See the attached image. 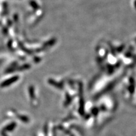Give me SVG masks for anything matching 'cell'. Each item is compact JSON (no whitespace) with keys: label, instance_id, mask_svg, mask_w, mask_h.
I'll list each match as a JSON object with an SVG mask.
<instances>
[{"label":"cell","instance_id":"obj_1","mask_svg":"<svg viewBox=\"0 0 136 136\" xmlns=\"http://www.w3.org/2000/svg\"><path fill=\"white\" fill-rule=\"evenodd\" d=\"M18 78H19L18 76L12 77L11 78L8 79H7V81L3 82V83L1 84V87L8 86L10 85H11V84H13V83H14V82H16V81L18 79Z\"/></svg>","mask_w":136,"mask_h":136}]
</instances>
